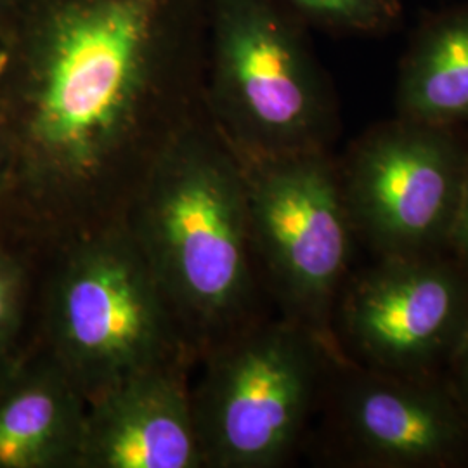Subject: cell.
<instances>
[{"mask_svg":"<svg viewBox=\"0 0 468 468\" xmlns=\"http://www.w3.org/2000/svg\"><path fill=\"white\" fill-rule=\"evenodd\" d=\"M50 297L52 356L92 398L181 359V321L122 218L68 241Z\"/></svg>","mask_w":468,"mask_h":468,"instance_id":"obj_4","label":"cell"},{"mask_svg":"<svg viewBox=\"0 0 468 468\" xmlns=\"http://www.w3.org/2000/svg\"><path fill=\"white\" fill-rule=\"evenodd\" d=\"M463 309V288L448 269L396 262L356 288L347 323L363 351L401 368L432 357L454 334Z\"/></svg>","mask_w":468,"mask_h":468,"instance_id":"obj_9","label":"cell"},{"mask_svg":"<svg viewBox=\"0 0 468 468\" xmlns=\"http://www.w3.org/2000/svg\"><path fill=\"white\" fill-rule=\"evenodd\" d=\"M11 158H13V151L9 146L7 135L0 131V189L2 186L9 181L11 176Z\"/></svg>","mask_w":468,"mask_h":468,"instance_id":"obj_16","label":"cell"},{"mask_svg":"<svg viewBox=\"0 0 468 468\" xmlns=\"http://www.w3.org/2000/svg\"><path fill=\"white\" fill-rule=\"evenodd\" d=\"M465 382H467V388H468V357H467V363H465Z\"/></svg>","mask_w":468,"mask_h":468,"instance_id":"obj_18","label":"cell"},{"mask_svg":"<svg viewBox=\"0 0 468 468\" xmlns=\"http://www.w3.org/2000/svg\"><path fill=\"white\" fill-rule=\"evenodd\" d=\"M347 421L365 452L394 463L444 460L463 441L448 404L402 385H361L352 392Z\"/></svg>","mask_w":468,"mask_h":468,"instance_id":"obj_11","label":"cell"},{"mask_svg":"<svg viewBox=\"0 0 468 468\" xmlns=\"http://www.w3.org/2000/svg\"><path fill=\"white\" fill-rule=\"evenodd\" d=\"M120 218L183 330L214 338L239 318L253 247L245 172L203 102L151 160Z\"/></svg>","mask_w":468,"mask_h":468,"instance_id":"obj_2","label":"cell"},{"mask_svg":"<svg viewBox=\"0 0 468 468\" xmlns=\"http://www.w3.org/2000/svg\"><path fill=\"white\" fill-rule=\"evenodd\" d=\"M87 398L52 356L0 394V468L79 465Z\"/></svg>","mask_w":468,"mask_h":468,"instance_id":"obj_10","label":"cell"},{"mask_svg":"<svg viewBox=\"0 0 468 468\" xmlns=\"http://www.w3.org/2000/svg\"><path fill=\"white\" fill-rule=\"evenodd\" d=\"M313 384V354L293 330L268 328L218 347L191 394L205 467L280 462L301 431Z\"/></svg>","mask_w":468,"mask_h":468,"instance_id":"obj_5","label":"cell"},{"mask_svg":"<svg viewBox=\"0 0 468 468\" xmlns=\"http://www.w3.org/2000/svg\"><path fill=\"white\" fill-rule=\"evenodd\" d=\"M205 467L179 361L139 371L87 399L77 468Z\"/></svg>","mask_w":468,"mask_h":468,"instance_id":"obj_8","label":"cell"},{"mask_svg":"<svg viewBox=\"0 0 468 468\" xmlns=\"http://www.w3.org/2000/svg\"><path fill=\"white\" fill-rule=\"evenodd\" d=\"M283 0H205L201 102L241 160L323 150L330 94Z\"/></svg>","mask_w":468,"mask_h":468,"instance_id":"obj_3","label":"cell"},{"mask_svg":"<svg viewBox=\"0 0 468 468\" xmlns=\"http://www.w3.org/2000/svg\"><path fill=\"white\" fill-rule=\"evenodd\" d=\"M305 25L342 34H384L401 19V0H283Z\"/></svg>","mask_w":468,"mask_h":468,"instance_id":"obj_13","label":"cell"},{"mask_svg":"<svg viewBox=\"0 0 468 468\" xmlns=\"http://www.w3.org/2000/svg\"><path fill=\"white\" fill-rule=\"evenodd\" d=\"M13 153L67 239L122 218L201 106L205 0H19Z\"/></svg>","mask_w":468,"mask_h":468,"instance_id":"obj_1","label":"cell"},{"mask_svg":"<svg viewBox=\"0 0 468 468\" xmlns=\"http://www.w3.org/2000/svg\"><path fill=\"white\" fill-rule=\"evenodd\" d=\"M23 274L13 259L0 253V352L13 338L19 319Z\"/></svg>","mask_w":468,"mask_h":468,"instance_id":"obj_14","label":"cell"},{"mask_svg":"<svg viewBox=\"0 0 468 468\" xmlns=\"http://www.w3.org/2000/svg\"><path fill=\"white\" fill-rule=\"evenodd\" d=\"M465 165L444 127L402 118L357 146L349 205L387 249H419L452 224Z\"/></svg>","mask_w":468,"mask_h":468,"instance_id":"obj_7","label":"cell"},{"mask_svg":"<svg viewBox=\"0 0 468 468\" xmlns=\"http://www.w3.org/2000/svg\"><path fill=\"white\" fill-rule=\"evenodd\" d=\"M402 118L448 127L468 120V5L420 28L401 67Z\"/></svg>","mask_w":468,"mask_h":468,"instance_id":"obj_12","label":"cell"},{"mask_svg":"<svg viewBox=\"0 0 468 468\" xmlns=\"http://www.w3.org/2000/svg\"><path fill=\"white\" fill-rule=\"evenodd\" d=\"M454 233L460 247L467 251L468 255V164L463 172V181H462V189H460V198L456 205V212L452 218Z\"/></svg>","mask_w":468,"mask_h":468,"instance_id":"obj_15","label":"cell"},{"mask_svg":"<svg viewBox=\"0 0 468 468\" xmlns=\"http://www.w3.org/2000/svg\"><path fill=\"white\" fill-rule=\"evenodd\" d=\"M17 0H0V11L4 9H11L13 5H16Z\"/></svg>","mask_w":468,"mask_h":468,"instance_id":"obj_17","label":"cell"},{"mask_svg":"<svg viewBox=\"0 0 468 468\" xmlns=\"http://www.w3.org/2000/svg\"><path fill=\"white\" fill-rule=\"evenodd\" d=\"M241 164L251 245L290 301L318 311L349 255V208L334 167L323 150Z\"/></svg>","mask_w":468,"mask_h":468,"instance_id":"obj_6","label":"cell"}]
</instances>
